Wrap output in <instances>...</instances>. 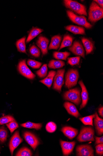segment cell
<instances>
[{"instance_id": "cell-1", "label": "cell", "mask_w": 103, "mask_h": 156, "mask_svg": "<svg viewBox=\"0 0 103 156\" xmlns=\"http://www.w3.org/2000/svg\"><path fill=\"white\" fill-rule=\"evenodd\" d=\"M103 17V9L100 7L95 2L93 1L90 7L88 20L94 23L101 19Z\"/></svg>"}, {"instance_id": "cell-2", "label": "cell", "mask_w": 103, "mask_h": 156, "mask_svg": "<svg viewBox=\"0 0 103 156\" xmlns=\"http://www.w3.org/2000/svg\"><path fill=\"white\" fill-rule=\"evenodd\" d=\"M64 3L65 7L72 11L81 15L87 16L85 6L77 2L71 0H65Z\"/></svg>"}, {"instance_id": "cell-3", "label": "cell", "mask_w": 103, "mask_h": 156, "mask_svg": "<svg viewBox=\"0 0 103 156\" xmlns=\"http://www.w3.org/2000/svg\"><path fill=\"white\" fill-rule=\"evenodd\" d=\"M79 77V73L77 69H69L66 75V87L70 89L76 86Z\"/></svg>"}, {"instance_id": "cell-4", "label": "cell", "mask_w": 103, "mask_h": 156, "mask_svg": "<svg viewBox=\"0 0 103 156\" xmlns=\"http://www.w3.org/2000/svg\"><path fill=\"white\" fill-rule=\"evenodd\" d=\"M67 15L73 23L84 27L87 29H90L92 25L88 22L86 18L84 16H78L70 10L66 11Z\"/></svg>"}, {"instance_id": "cell-5", "label": "cell", "mask_w": 103, "mask_h": 156, "mask_svg": "<svg viewBox=\"0 0 103 156\" xmlns=\"http://www.w3.org/2000/svg\"><path fill=\"white\" fill-rule=\"evenodd\" d=\"M81 90L78 88L71 89L66 92L64 94L65 100L70 101L77 105L81 102Z\"/></svg>"}, {"instance_id": "cell-6", "label": "cell", "mask_w": 103, "mask_h": 156, "mask_svg": "<svg viewBox=\"0 0 103 156\" xmlns=\"http://www.w3.org/2000/svg\"><path fill=\"white\" fill-rule=\"evenodd\" d=\"M95 131L92 127H84L81 129L77 138L80 142L95 140Z\"/></svg>"}, {"instance_id": "cell-7", "label": "cell", "mask_w": 103, "mask_h": 156, "mask_svg": "<svg viewBox=\"0 0 103 156\" xmlns=\"http://www.w3.org/2000/svg\"><path fill=\"white\" fill-rule=\"evenodd\" d=\"M65 73L64 69L57 70L53 79V89L60 93L64 83V77Z\"/></svg>"}, {"instance_id": "cell-8", "label": "cell", "mask_w": 103, "mask_h": 156, "mask_svg": "<svg viewBox=\"0 0 103 156\" xmlns=\"http://www.w3.org/2000/svg\"><path fill=\"white\" fill-rule=\"evenodd\" d=\"M24 136L27 144L35 151L40 144L38 138L34 134L28 132H26L24 133Z\"/></svg>"}, {"instance_id": "cell-9", "label": "cell", "mask_w": 103, "mask_h": 156, "mask_svg": "<svg viewBox=\"0 0 103 156\" xmlns=\"http://www.w3.org/2000/svg\"><path fill=\"white\" fill-rule=\"evenodd\" d=\"M23 140L21 137L19 131H16L12 136L9 144L10 151L12 156L13 152L22 142Z\"/></svg>"}, {"instance_id": "cell-10", "label": "cell", "mask_w": 103, "mask_h": 156, "mask_svg": "<svg viewBox=\"0 0 103 156\" xmlns=\"http://www.w3.org/2000/svg\"><path fill=\"white\" fill-rule=\"evenodd\" d=\"M77 156H93L94 151L92 147L89 145L78 146L76 148Z\"/></svg>"}, {"instance_id": "cell-11", "label": "cell", "mask_w": 103, "mask_h": 156, "mask_svg": "<svg viewBox=\"0 0 103 156\" xmlns=\"http://www.w3.org/2000/svg\"><path fill=\"white\" fill-rule=\"evenodd\" d=\"M69 50L76 55L82 56L85 58V51L84 49L80 42L76 41L73 42L72 46L69 48Z\"/></svg>"}, {"instance_id": "cell-12", "label": "cell", "mask_w": 103, "mask_h": 156, "mask_svg": "<svg viewBox=\"0 0 103 156\" xmlns=\"http://www.w3.org/2000/svg\"><path fill=\"white\" fill-rule=\"evenodd\" d=\"M49 40L46 37L40 36L36 41V44L40 49L43 55L47 54L48 52Z\"/></svg>"}, {"instance_id": "cell-13", "label": "cell", "mask_w": 103, "mask_h": 156, "mask_svg": "<svg viewBox=\"0 0 103 156\" xmlns=\"http://www.w3.org/2000/svg\"><path fill=\"white\" fill-rule=\"evenodd\" d=\"M75 141L67 142L61 140L60 144L63 154L64 156H68L72 152L76 145Z\"/></svg>"}, {"instance_id": "cell-14", "label": "cell", "mask_w": 103, "mask_h": 156, "mask_svg": "<svg viewBox=\"0 0 103 156\" xmlns=\"http://www.w3.org/2000/svg\"><path fill=\"white\" fill-rule=\"evenodd\" d=\"M79 84L82 88L81 96L82 98V104L80 105V109L81 110L84 108L86 105L88 100L89 95L87 89L82 80L79 82Z\"/></svg>"}, {"instance_id": "cell-15", "label": "cell", "mask_w": 103, "mask_h": 156, "mask_svg": "<svg viewBox=\"0 0 103 156\" xmlns=\"http://www.w3.org/2000/svg\"><path fill=\"white\" fill-rule=\"evenodd\" d=\"M61 131L70 140L75 137L78 133L77 129L69 126L63 127Z\"/></svg>"}, {"instance_id": "cell-16", "label": "cell", "mask_w": 103, "mask_h": 156, "mask_svg": "<svg viewBox=\"0 0 103 156\" xmlns=\"http://www.w3.org/2000/svg\"><path fill=\"white\" fill-rule=\"evenodd\" d=\"M64 106L69 114L76 118L80 116L76 107L72 103L66 102L64 103Z\"/></svg>"}, {"instance_id": "cell-17", "label": "cell", "mask_w": 103, "mask_h": 156, "mask_svg": "<svg viewBox=\"0 0 103 156\" xmlns=\"http://www.w3.org/2000/svg\"><path fill=\"white\" fill-rule=\"evenodd\" d=\"M62 37L60 35L53 36L51 38V41L48 49L50 50H57L60 46Z\"/></svg>"}, {"instance_id": "cell-18", "label": "cell", "mask_w": 103, "mask_h": 156, "mask_svg": "<svg viewBox=\"0 0 103 156\" xmlns=\"http://www.w3.org/2000/svg\"><path fill=\"white\" fill-rule=\"evenodd\" d=\"M81 40L86 51V55L91 53L93 51L94 44L92 41L87 38L82 37Z\"/></svg>"}, {"instance_id": "cell-19", "label": "cell", "mask_w": 103, "mask_h": 156, "mask_svg": "<svg viewBox=\"0 0 103 156\" xmlns=\"http://www.w3.org/2000/svg\"><path fill=\"white\" fill-rule=\"evenodd\" d=\"M65 29L75 34L85 35V28L80 26L69 25L66 26Z\"/></svg>"}, {"instance_id": "cell-20", "label": "cell", "mask_w": 103, "mask_h": 156, "mask_svg": "<svg viewBox=\"0 0 103 156\" xmlns=\"http://www.w3.org/2000/svg\"><path fill=\"white\" fill-rule=\"evenodd\" d=\"M94 119V124L98 134L101 135L103 134V119L100 118L96 112Z\"/></svg>"}, {"instance_id": "cell-21", "label": "cell", "mask_w": 103, "mask_h": 156, "mask_svg": "<svg viewBox=\"0 0 103 156\" xmlns=\"http://www.w3.org/2000/svg\"><path fill=\"white\" fill-rule=\"evenodd\" d=\"M56 73L55 71H50L49 72L47 76L45 78L40 80V82L45 84L49 88H50L52 86Z\"/></svg>"}, {"instance_id": "cell-22", "label": "cell", "mask_w": 103, "mask_h": 156, "mask_svg": "<svg viewBox=\"0 0 103 156\" xmlns=\"http://www.w3.org/2000/svg\"><path fill=\"white\" fill-rule=\"evenodd\" d=\"M43 31V30L40 28L33 27L28 34L26 40V43H29Z\"/></svg>"}, {"instance_id": "cell-23", "label": "cell", "mask_w": 103, "mask_h": 156, "mask_svg": "<svg viewBox=\"0 0 103 156\" xmlns=\"http://www.w3.org/2000/svg\"><path fill=\"white\" fill-rule=\"evenodd\" d=\"M73 37L69 34L65 35L63 37V41L59 50H60L63 48L70 47L72 45L73 40Z\"/></svg>"}, {"instance_id": "cell-24", "label": "cell", "mask_w": 103, "mask_h": 156, "mask_svg": "<svg viewBox=\"0 0 103 156\" xmlns=\"http://www.w3.org/2000/svg\"><path fill=\"white\" fill-rule=\"evenodd\" d=\"M26 37H24L18 40L16 43L18 51L20 52L27 54L25 41Z\"/></svg>"}, {"instance_id": "cell-25", "label": "cell", "mask_w": 103, "mask_h": 156, "mask_svg": "<svg viewBox=\"0 0 103 156\" xmlns=\"http://www.w3.org/2000/svg\"><path fill=\"white\" fill-rule=\"evenodd\" d=\"M65 65L63 61L53 60L49 62L48 66L50 68L55 69L63 68Z\"/></svg>"}, {"instance_id": "cell-26", "label": "cell", "mask_w": 103, "mask_h": 156, "mask_svg": "<svg viewBox=\"0 0 103 156\" xmlns=\"http://www.w3.org/2000/svg\"><path fill=\"white\" fill-rule=\"evenodd\" d=\"M21 126L25 128L35 129L37 130H39L41 129L42 124L40 123H37L28 122L21 124Z\"/></svg>"}, {"instance_id": "cell-27", "label": "cell", "mask_w": 103, "mask_h": 156, "mask_svg": "<svg viewBox=\"0 0 103 156\" xmlns=\"http://www.w3.org/2000/svg\"><path fill=\"white\" fill-rule=\"evenodd\" d=\"M70 54V53L67 51L64 52L55 51L53 53V56L54 58L56 59L66 61Z\"/></svg>"}, {"instance_id": "cell-28", "label": "cell", "mask_w": 103, "mask_h": 156, "mask_svg": "<svg viewBox=\"0 0 103 156\" xmlns=\"http://www.w3.org/2000/svg\"><path fill=\"white\" fill-rule=\"evenodd\" d=\"M95 117V115L94 114L83 118H80L79 119L85 125H90L93 126V119Z\"/></svg>"}, {"instance_id": "cell-29", "label": "cell", "mask_w": 103, "mask_h": 156, "mask_svg": "<svg viewBox=\"0 0 103 156\" xmlns=\"http://www.w3.org/2000/svg\"><path fill=\"white\" fill-rule=\"evenodd\" d=\"M48 70L47 65L45 64L43 65L39 70L37 71L36 74L39 77L44 78L47 76L48 74Z\"/></svg>"}, {"instance_id": "cell-30", "label": "cell", "mask_w": 103, "mask_h": 156, "mask_svg": "<svg viewBox=\"0 0 103 156\" xmlns=\"http://www.w3.org/2000/svg\"><path fill=\"white\" fill-rule=\"evenodd\" d=\"M33 153L31 150L26 147H24L21 149L17 153V156H31Z\"/></svg>"}, {"instance_id": "cell-31", "label": "cell", "mask_w": 103, "mask_h": 156, "mask_svg": "<svg viewBox=\"0 0 103 156\" xmlns=\"http://www.w3.org/2000/svg\"><path fill=\"white\" fill-rule=\"evenodd\" d=\"M27 67L25 60L20 61L18 64V69L20 73L24 76L26 72Z\"/></svg>"}, {"instance_id": "cell-32", "label": "cell", "mask_w": 103, "mask_h": 156, "mask_svg": "<svg viewBox=\"0 0 103 156\" xmlns=\"http://www.w3.org/2000/svg\"><path fill=\"white\" fill-rule=\"evenodd\" d=\"M31 54L35 58H38L40 55L39 49L35 45H32L29 49Z\"/></svg>"}, {"instance_id": "cell-33", "label": "cell", "mask_w": 103, "mask_h": 156, "mask_svg": "<svg viewBox=\"0 0 103 156\" xmlns=\"http://www.w3.org/2000/svg\"><path fill=\"white\" fill-rule=\"evenodd\" d=\"M27 63L28 66L34 69L39 68L42 64L41 62L31 59H28Z\"/></svg>"}, {"instance_id": "cell-34", "label": "cell", "mask_w": 103, "mask_h": 156, "mask_svg": "<svg viewBox=\"0 0 103 156\" xmlns=\"http://www.w3.org/2000/svg\"><path fill=\"white\" fill-rule=\"evenodd\" d=\"M7 131L4 128H0V141L1 144L4 143L8 137Z\"/></svg>"}, {"instance_id": "cell-35", "label": "cell", "mask_w": 103, "mask_h": 156, "mask_svg": "<svg viewBox=\"0 0 103 156\" xmlns=\"http://www.w3.org/2000/svg\"><path fill=\"white\" fill-rule=\"evenodd\" d=\"M16 121L14 118L11 115H7L0 118V125L7 124L10 122Z\"/></svg>"}, {"instance_id": "cell-36", "label": "cell", "mask_w": 103, "mask_h": 156, "mask_svg": "<svg viewBox=\"0 0 103 156\" xmlns=\"http://www.w3.org/2000/svg\"><path fill=\"white\" fill-rule=\"evenodd\" d=\"M57 129L56 124L54 122H50L46 125V129L50 133H53Z\"/></svg>"}, {"instance_id": "cell-37", "label": "cell", "mask_w": 103, "mask_h": 156, "mask_svg": "<svg viewBox=\"0 0 103 156\" xmlns=\"http://www.w3.org/2000/svg\"><path fill=\"white\" fill-rule=\"evenodd\" d=\"M6 126L10 130L11 133H13L14 130L17 129L19 127L18 124L16 121L10 122L7 123Z\"/></svg>"}, {"instance_id": "cell-38", "label": "cell", "mask_w": 103, "mask_h": 156, "mask_svg": "<svg viewBox=\"0 0 103 156\" xmlns=\"http://www.w3.org/2000/svg\"><path fill=\"white\" fill-rule=\"evenodd\" d=\"M80 59V56L69 58L68 59V63L72 66L78 65L79 64Z\"/></svg>"}, {"instance_id": "cell-39", "label": "cell", "mask_w": 103, "mask_h": 156, "mask_svg": "<svg viewBox=\"0 0 103 156\" xmlns=\"http://www.w3.org/2000/svg\"><path fill=\"white\" fill-rule=\"evenodd\" d=\"M24 76L26 78L31 80H33L36 77V76L31 71V70L29 69L28 67L24 75Z\"/></svg>"}, {"instance_id": "cell-40", "label": "cell", "mask_w": 103, "mask_h": 156, "mask_svg": "<svg viewBox=\"0 0 103 156\" xmlns=\"http://www.w3.org/2000/svg\"><path fill=\"white\" fill-rule=\"evenodd\" d=\"M96 152L97 154L102 155L103 154V144H98L95 147Z\"/></svg>"}, {"instance_id": "cell-41", "label": "cell", "mask_w": 103, "mask_h": 156, "mask_svg": "<svg viewBox=\"0 0 103 156\" xmlns=\"http://www.w3.org/2000/svg\"><path fill=\"white\" fill-rule=\"evenodd\" d=\"M95 144L97 145L99 144H103V136L98 137L95 136Z\"/></svg>"}, {"instance_id": "cell-42", "label": "cell", "mask_w": 103, "mask_h": 156, "mask_svg": "<svg viewBox=\"0 0 103 156\" xmlns=\"http://www.w3.org/2000/svg\"><path fill=\"white\" fill-rule=\"evenodd\" d=\"M101 8H103V1L102 0H95L94 1Z\"/></svg>"}, {"instance_id": "cell-43", "label": "cell", "mask_w": 103, "mask_h": 156, "mask_svg": "<svg viewBox=\"0 0 103 156\" xmlns=\"http://www.w3.org/2000/svg\"><path fill=\"white\" fill-rule=\"evenodd\" d=\"M98 112L99 115L102 118L103 117V106L99 108L98 109Z\"/></svg>"}]
</instances>
